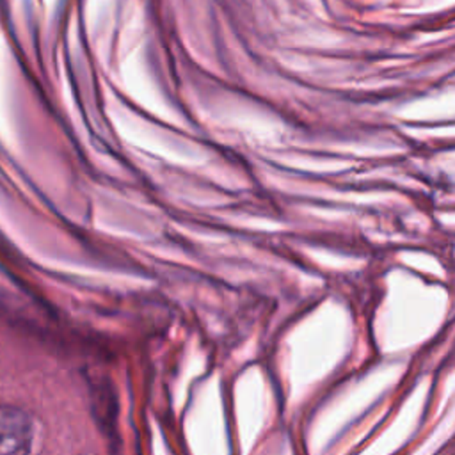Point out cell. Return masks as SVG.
<instances>
[{
	"mask_svg": "<svg viewBox=\"0 0 455 455\" xmlns=\"http://www.w3.org/2000/svg\"><path fill=\"white\" fill-rule=\"evenodd\" d=\"M34 441V423L27 411L0 405V455H28Z\"/></svg>",
	"mask_w": 455,
	"mask_h": 455,
	"instance_id": "cell-1",
	"label": "cell"
}]
</instances>
